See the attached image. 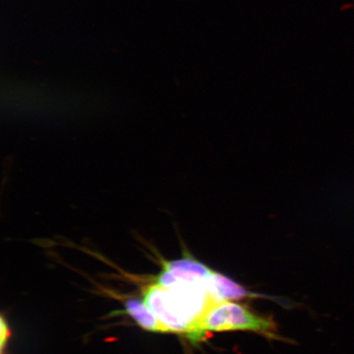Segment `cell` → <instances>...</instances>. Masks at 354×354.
Returning a JSON list of instances; mask_svg holds the SVG:
<instances>
[{"label": "cell", "mask_w": 354, "mask_h": 354, "mask_svg": "<svg viewBox=\"0 0 354 354\" xmlns=\"http://www.w3.org/2000/svg\"><path fill=\"white\" fill-rule=\"evenodd\" d=\"M161 271L145 288L142 299L165 333L184 335L192 342L209 309L219 304L211 291L215 272L184 247L177 259H161Z\"/></svg>", "instance_id": "6da1fadb"}, {"label": "cell", "mask_w": 354, "mask_h": 354, "mask_svg": "<svg viewBox=\"0 0 354 354\" xmlns=\"http://www.w3.org/2000/svg\"><path fill=\"white\" fill-rule=\"evenodd\" d=\"M276 324L268 318L256 315L249 308L236 303L214 305L203 317L192 342H201L207 331L249 330L276 339Z\"/></svg>", "instance_id": "7a4b0ae2"}, {"label": "cell", "mask_w": 354, "mask_h": 354, "mask_svg": "<svg viewBox=\"0 0 354 354\" xmlns=\"http://www.w3.org/2000/svg\"><path fill=\"white\" fill-rule=\"evenodd\" d=\"M211 290L218 303L245 298H263L262 295L251 293L238 283L215 271L211 279Z\"/></svg>", "instance_id": "3957f363"}, {"label": "cell", "mask_w": 354, "mask_h": 354, "mask_svg": "<svg viewBox=\"0 0 354 354\" xmlns=\"http://www.w3.org/2000/svg\"><path fill=\"white\" fill-rule=\"evenodd\" d=\"M126 311L141 328L152 332L165 333L160 322L154 316L151 310L145 304L142 299H130L126 301Z\"/></svg>", "instance_id": "277c9868"}, {"label": "cell", "mask_w": 354, "mask_h": 354, "mask_svg": "<svg viewBox=\"0 0 354 354\" xmlns=\"http://www.w3.org/2000/svg\"><path fill=\"white\" fill-rule=\"evenodd\" d=\"M1 337H0V349H1V354H3L4 349L7 346L8 339L10 337V329L8 327V323L4 320V317H1Z\"/></svg>", "instance_id": "5b68a950"}]
</instances>
